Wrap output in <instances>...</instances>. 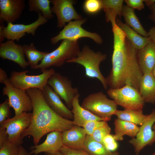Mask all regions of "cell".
<instances>
[{
	"instance_id": "6da1fadb",
	"label": "cell",
	"mask_w": 155,
	"mask_h": 155,
	"mask_svg": "<svg viewBox=\"0 0 155 155\" xmlns=\"http://www.w3.org/2000/svg\"><path fill=\"white\" fill-rule=\"evenodd\" d=\"M111 24L113 46L112 69L106 78L108 86L110 88L115 89L129 85L139 91L143 73L138 63L137 50L116 22Z\"/></svg>"
},
{
	"instance_id": "7a4b0ae2",
	"label": "cell",
	"mask_w": 155,
	"mask_h": 155,
	"mask_svg": "<svg viewBox=\"0 0 155 155\" xmlns=\"http://www.w3.org/2000/svg\"><path fill=\"white\" fill-rule=\"evenodd\" d=\"M32 100V121L29 126L22 133V137L31 136L34 145L38 144L42 137L51 132H63L71 128L73 121L57 114L45 101L42 91L37 88L26 90Z\"/></svg>"
},
{
	"instance_id": "3957f363",
	"label": "cell",
	"mask_w": 155,
	"mask_h": 155,
	"mask_svg": "<svg viewBox=\"0 0 155 155\" xmlns=\"http://www.w3.org/2000/svg\"><path fill=\"white\" fill-rule=\"evenodd\" d=\"M106 55L100 51L95 52L88 46L84 45L77 57L66 61L80 64L85 69L86 76L91 78H96L101 82L105 89L108 88L106 78L100 69V63L106 59Z\"/></svg>"
},
{
	"instance_id": "277c9868",
	"label": "cell",
	"mask_w": 155,
	"mask_h": 155,
	"mask_svg": "<svg viewBox=\"0 0 155 155\" xmlns=\"http://www.w3.org/2000/svg\"><path fill=\"white\" fill-rule=\"evenodd\" d=\"M80 50L78 41L64 40L55 50L48 52L36 69L42 72L51 67H61L66 61L76 57Z\"/></svg>"
},
{
	"instance_id": "5b68a950",
	"label": "cell",
	"mask_w": 155,
	"mask_h": 155,
	"mask_svg": "<svg viewBox=\"0 0 155 155\" xmlns=\"http://www.w3.org/2000/svg\"><path fill=\"white\" fill-rule=\"evenodd\" d=\"M81 106L95 115L108 121L117 110V105L115 101L108 98L101 91L88 95L83 99Z\"/></svg>"
},
{
	"instance_id": "8992f818",
	"label": "cell",
	"mask_w": 155,
	"mask_h": 155,
	"mask_svg": "<svg viewBox=\"0 0 155 155\" xmlns=\"http://www.w3.org/2000/svg\"><path fill=\"white\" fill-rule=\"evenodd\" d=\"M87 19L86 18L71 21L66 25L63 29L57 35L51 39V42L55 45L60 40H67L77 41L80 38H87L92 40L96 43L101 44L103 40L98 33L87 31L82 27Z\"/></svg>"
},
{
	"instance_id": "52a82bcc",
	"label": "cell",
	"mask_w": 155,
	"mask_h": 155,
	"mask_svg": "<svg viewBox=\"0 0 155 155\" xmlns=\"http://www.w3.org/2000/svg\"><path fill=\"white\" fill-rule=\"evenodd\" d=\"M27 70L21 71H13L9 78L11 84L15 87L27 90L30 88H37L41 91L47 84L48 80L55 71L52 68L46 69L42 71L41 74L29 75Z\"/></svg>"
},
{
	"instance_id": "ba28073f",
	"label": "cell",
	"mask_w": 155,
	"mask_h": 155,
	"mask_svg": "<svg viewBox=\"0 0 155 155\" xmlns=\"http://www.w3.org/2000/svg\"><path fill=\"white\" fill-rule=\"evenodd\" d=\"M107 93L117 105L125 109L142 110L144 107L145 102L139 91L130 85L115 89L110 88Z\"/></svg>"
},
{
	"instance_id": "9c48e42d",
	"label": "cell",
	"mask_w": 155,
	"mask_h": 155,
	"mask_svg": "<svg viewBox=\"0 0 155 155\" xmlns=\"http://www.w3.org/2000/svg\"><path fill=\"white\" fill-rule=\"evenodd\" d=\"M38 18L36 20L28 24L10 23L7 24V26H5L3 23H1L0 43L2 42L5 38L19 41L26 34L34 36L38 28L48 21L41 13H38Z\"/></svg>"
},
{
	"instance_id": "30bf717a",
	"label": "cell",
	"mask_w": 155,
	"mask_h": 155,
	"mask_svg": "<svg viewBox=\"0 0 155 155\" xmlns=\"http://www.w3.org/2000/svg\"><path fill=\"white\" fill-rule=\"evenodd\" d=\"M3 83L5 86L3 89V95L8 97L11 106L14 110L15 116L32 111V100L26 90L14 87L8 78Z\"/></svg>"
},
{
	"instance_id": "8fae6325",
	"label": "cell",
	"mask_w": 155,
	"mask_h": 155,
	"mask_svg": "<svg viewBox=\"0 0 155 155\" xmlns=\"http://www.w3.org/2000/svg\"><path fill=\"white\" fill-rule=\"evenodd\" d=\"M32 119V113L24 112L18 116L8 119L0 123V127L6 129L9 141L21 145L23 142L22 134L29 126Z\"/></svg>"
},
{
	"instance_id": "7c38bea8",
	"label": "cell",
	"mask_w": 155,
	"mask_h": 155,
	"mask_svg": "<svg viewBox=\"0 0 155 155\" xmlns=\"http://www.w3.org/2000/svg\"><path fill=\"white\" fill-rule=\"evenodd\" d=\"M47 84L64 101L67 107L72 109L73 98L80 94L78 88L72 87L71 80L67 77L55 72L49 78Z\"/></svg>"
},
{
	"instance_id": "4fadbf2b",
	"label": "cell",
	"mask_w": 155,
	"mask_h": 155,
	"mask_svg": "<svg viewBox=\"0 0 155 155\" xmlns=\"http://www.w3.org/2000/svg\"><path fill=\"white\" fill-rule=\"evenodd\" d=\"M155 123V110H154L148 115L135 137L129 141V142L133 146L137 153L146 146L152 144L155 142V130L153 129Z\"/></svg>"
},
{
	"instance_id": "5bb4252c",
	"label": "cell",
	"mask_w": 155,
	"mask_h": 155,
	"mask_svg": "<svg viewBox=\"0 0 155 155\" xmlns=\"http://www.w3.org/2000/svg\"><path fill=\"white\" fill-rule=\"evenodd\" d=\"M53 5L51 10L56 16L58 27H64L66 23L72 20H78L83 19L82 16L78 13L73 5L75 1L71 0H51Z\"/></svg>"
},
{
	"instance_id": "9a60e30c",
	"label": "cell",
	"mask_w": 155,
	"mask_h": 155,
	"mask_svg": "<svg viewBox=\"0 0 155 155\" xmlns=\"http://www.w3.org/2000/svg\"><path fill=\"white\" fill-rule=\"evenodd\" d=\"M25 56L23 46L15 43V41L8 40L0 43V57L2 59L13 61L24 69L29 65Z\"/></svg>"
},
{
	"instance_id": "2e32d148",
	"label": "cell",
	"mask_w": 155,
	"mask_h": 155,
	"mask_svg": "<svg viewBox=\"0 0 155 155\" xmlns=\"http://www.w3.org/2000/svg\"><path fill=\"white\" fill-rule=\"evenodd\" d=\"M25 7L24 0H0V22L13 23L18 20Z\"/></svg>"
},
{
	"instance_id": "e0dca14e",
	"label": "cell",
	"mask_w": 155,
	"mask_h": 155,
	"mask_svg": "<svg viewBox=\"0 0 155 155\" xmlns=\"http://www.w3.org/2000/svg\"><path fill=\"white\" fill-rule=\"evenodd\" d=\"M42 91L45 101L53 111L64 118L73 119L71 111L64 104L60 97L50 86L46 85Z\"/></svg>"
},
{
	"instance_id": "ac0fdd59",
	"label": "cell",
	"mask_w": 155,
	"mask_h": 155,
	"mask_svg": "<svg viewBox=\"0 0 155 155\" xmlns=\"http://www.w3.org/2000/svg\"><path fill=\"white\" fill-rule=\"evenodd\" d=\"M62 132L55 131L49 133L42 143L31 147V154L37 155L42 152L53 153L60 151L63 146Z\"/></svg>"
},
{
	"instance_id": "d6986e66",
	"label": "cell",
	"mask_w": 155,
	"mask_h": 155,
	"mask_svg": "<svg viewBox=\"0 0 155 155\" xmlns=\"http://www.w3.org/2000/svg\"><path fill=\"white\" fill-rule=\"evenodd\" d=\"M82 127L74 125L71 129L62 132L63 145L74 149H83L86 136Z\"/></svg>"
},
{
	"instance_id": "ffe728a7",
	"label": "cell",
	"mask_w": 155,
	"mask_h": 155,
	"mask_svg": "<svg viewBox=\"0 0 155 155\" xmlns=\"http://www.w3.org/2000/svg\"><path fill=\"white\" fill-rule=\"evenodd\" d=\"M80 94L76 96L73 99L72 103V113L73 115L74 125L83 127L86 122L91 121H108L99 117L90 111L83 108L79 104Z\"/></svg>"
},
{
	"instance_id": "44dd1931",
	"label": "cell",
	"mask_w": 155,
	"mask_h": 155,
	"mask_svg": "<svg viewBox=\"0 0 155 155\" xmlns=\"http://www.w3.org/2000/svg\"><path fill=\"white\" fill-rule=\"evenodd\" d=\"M137 56L139 65L143 73L152 72L155 65V45L150 40L139 50Z\"/></svg>"
},
{
	"instance_id": "7402d4cb",
	"label": "cell",
	"mask_w": 155,
	"mask_h": 155,
	"mask_svg": "<svg viewBox=\"0 0 155 155\" xmlns=\"http://www.w3.org/2000/svg\"><path fill=\"white\" fill-rule=\"evenodd\" d=\"M139 92L145 102H155V78L152 72L143 74L140 81Z\"/></svg>"
},
{
	"instance_id": "603a6c76",
	"label": "cell",
	"mask_w": 155,
	"mask_h": 155,
	"mask_svg": "<svg viewBox=\"0 0 155 155\" xmlns=\"http://www.w3.org/2000/svg\"><path fill=\"white\" fill-rule=\"evenodd\" d=\"M114 125L115 134L113 136L116 141L122 140L125 135L135 137L140 128L136 125L118 118L115 120Z\"/></svg>"
},
{
	"instance_id": "cb8c5ba5",
	"label": "cell",
	"mask_w": 155,
	"mask_h": 155,
	"mask_svg": "<svg viewBox=\"0 0 155 155\" xmlns=\"http://www.w3.org/2000/svg\"><path fill=\"white\" fill-rule=\"evenodd\" d=\"M116 23L125 34L127 38L134 47L139 50L145 46L150 40L149 37L142 36L125 23L117 18Z\"/></svg>"
},
{
	"instance_id": "d4e9b609",
	"label": "cell",
	"mask_w": 155,
	"mask_h": 155,
	"mask_svg": "<svg viewBox=\"0 0 155 155\" xmlns=\"http://www.w3.org/2000/svg\"><path fill=\"white\" fill-rule=\"evenodd\" d=\"M102 9L105 13L106 22L111 24L116 22L118 16H122L124 1L123 0H102Z\"/></svg>"
},
{
	"instance_id": "484cf974",
	"label": "cell",
	"mask_w": 155,
	"mask_h": 155,
	"mask_svg": "<svg viewBox=\"0 0 155 155\" xmlns=\"http://www.w3.org/2000/svg\"><path fill=\"white\" fill-rule=\"evenodd\" d=\"M122 16L125 19V24L142 36L148 37V32L140 23L134 9L126 5H123Z\"/></svg>"
},
{
	"instance_id": "4316f807",
	"label": "cell",
	"mask_w": 155,
	"mask_h": 155,
	"mask_svg": "<svg viewBox=\"0 0 155 155\" xmlns=\"http://www.w3.org/2000/svg\"><path fill=\"white\" fill-rule=\"evenodd\" d=\"M114 115L118 119L140 125L144 123L148 116V115L143 114L142 110L125 109L123 110H117Z\"/></svg>"
},
{
	"instance_id": "83f0119b",
	"label": "cell",
	"mask_w": 155,
	"mask_h": 155,
	"mask_svg": "<svg viewBox=\"0 0 155 155\" xmlns=\"http://www.w3.org/2000/svg\"><path fill=\"white\" fill-rule=\"evenodd\" d=\"M83 149L90 155H119L117 151L108 150L103 144L94 140L91 136L86 135Z\"/></svg>"
},
{
	"instance_id": "f1b7e54d",
	"label": "cell",
	"mask_w": 155,
	"mask_h": 155,
	"mask_svg": "<svg viewBox=\"0 0 155 155\" xmlns=\"http://www.w3.org/2000/svg\"><path fill=\"white\" fill-rule=\"evenodd\" d=\"M23 46L24 55L27 58L29 65L31 69H36L39 64V62L44 58L48 52L38 50L33 42Z\"/></svg>"
},
{
	"instance_id": "f546056e",
	"label": "cell",
	"mask_w": 155,
	"mask_h": 155,
	"mask_svg": "<svg viewBox=\"0 0 155 155\" xmlns=\"http://www.w3.org/2000/svg\"><path fill=\"white\" fill-rule=\"evenodd\" d=\"M50 0H29L28 3L29 11L41 13L48 20H51L54 16L50 6Z\"/></svg>"
},
{
	"instance_id": "4dcf8cb0",
	"label": "cell",
	"mask_w": 155,
	"mask_h": 155,
	"mask_svg": "<svg viewBox=\"0 0 155 155\" xmlns=\"http://www.w3.org/2000/svg\"><path fill=\"white\" fill-rule=\"evenodd\" d=\"M83 8L87 13L96 14L102 9V0H86L84 3Z\"/></svg>"
},
{
	"instance_id": "1f68e13d",
	"label": "cell",
	"mask_w": 155,
	"mask_h": 155,
	"mask_svg": "<svg viewBox=\"0 0 155 155\" xmlns=\"http://www.w3.org/2000/svg\"><path fill=\"white\" fill-rule=\"evenodd\" d=\"M21 145L8 140L0 146V155H18Z\"/></svg>"
},
{
	"instance_id": "d6a6232c",
	"label": "cell",
	"mask_w": 155,
	"mask_h": 155,
	"mask_svg": "<svg viewBox=\"0 0 155 155\" xmlns=\"http://www.w3.org/2000/svg\"><path fill=\"white\" fill-rule=\"evenodd\" d=\"M111 131L110 127L106 122L96 129L91 136L95 141L102 143L104 138L107 135L110 134Z\"/></svg>"
},
{
	"instance_id": "836d02e7",
	"label": "cell",
	"mask_w": 155,
	"mask_h": 155,
	"mask_svg": "<svg viewBox=\"0 0 155 155\" xmlns=\"http://www.w3.org/2000/svg\"><path fill=\"white\" fill-rule=\"evenodd\" d=\"M107 121L93 120L88 121L84 125L83 128L87 135L91 136L98 128L105 124Z\"/></svg>"
},
{
	"instance_id": "e575fe53",
	"label": "cell",
	"mask_w": 155,
	"mask_h": 155,
	"mask_svg": "<svg viewBox=\"0 0 155 155\" xmlns=\"http://www.w3.org/2000/svg\"><path fill=\"white\" fill-rule=\"evenodd\" d=\"M102 143L108 150L112 152L116 151L118 147V144L113 135L110 134L104 137Z\"/></svg>"
},
{
	"instance_id": "d590c367",
	"label": "cell",
	"mask_w": 155,
	"mask_h": 155,
	"mask_svg": "<svg viewBox=\"0 0 155 155\" xmlns=\"http://www.w3.org/2000/svg\"><path fill=\"white\" fill-rule=\"evenodd\" d=\"M10 107L11 106L8 99L0 104V123L9 118L11 115Z\"/></svg>"
},
{
	"instance_id": "8d00e7d4",
	"label": "cell",
	"mask_w": 155,
	"mask_h": 155,
	"mask_svg": "<svg viewBox=\"0 0 155 155\" xmlns=\"http://www.w3.org/2000/svg\"><path fill=\"white\" fill-rule=\"evenodd\" d=\"M59 151L64 155H90L83 149H73L63 146Z\"/></svg>"
},
{
	"instance_id": "74e56055",
	"label": "cell",
	"mask_w": 155,
	"mask_h": 155,
	"mask_svg": "<svg viewBox=\"0 0 155 155\" xmlns=\"http://www.w3.org/2000/svg\"><path fill=\"white\" fill-rule=\"evenodd\" d=\"M126 5L133 9H136L140 10L144 8V0H125L124 1Z\"/></svg>"
},
{
	"instance_id": "f35d334b",
	"label": "cell",
	"mask_w": 155,
	"mask_h": 155,
	"mask_svg": "<svg viewBox=\"0 0 155 155\" xmlns=\"http://www.w3.org/2000/svg\"><path fill=\"white\" fill-rule=\"evenodd\" d=\"M8 135L6 129L0 127V146L8 140Z\"/></svg>"
},
{
	"instance_id": "ab89813d",
	"label": "cell",
	"mask_w": 155,
	"mask_h": 155,
	"mask_svg": "<svg viewBox=\"0 0 155 155\" xmlns=\"http://www.w3.org/2000/svg\"><path fill=\"white\" fill-rule=\"evenodd\" d=\"M148 37L155 45V26L151 28L148 32Z\"/></svg>"
},
{
	"instance_id": "60d3db41",
	"label": "cell",
	"mask_w": 155,
	"mask_h": 155,
	"mask_svg": "<svg viewBox=\"0 0 155 155\" xmlns=\"http://www.w3.org/2000/svg\"><path fill=\"white\" fill-rule=\"evenodd\" d=\"M8 78L5 71L2 68H0V83H3Z\"/></svg>"
},
{
	"instance_id": "b9f144b4",
	"label": "cell",
	"mask_w": 155,
	"mask_h": 155,
	"mask_svg": "<svg viewBox=\"0 0 155 155\" xmlns=\"http://www.w3.org/2000/svg\"><path fill=\"white\" fill-rule=\"evenodd\" d=\"M149 7L151 11L150 17L152 20L155 22V3L150 6Z\"/></svg>"
},
{
	"instance_id": "7bdbcfd3",
	"label": "cell",
	"mask_w": 155,
	"mask_h": 155,
	"mask_svg": "<svg viewBox=\"0 0 155 155\" xmlns=\"http://www.w3.org/2000/svg\"><path fill=\"white\" fill-rule=\"evenodd\" d=\"M26 149L21 145L20 146V150L18 155H30Z\"/></svg>"
},
{
	"instance_id": "ee69618b",
	"label": "cell",
	"mask_w": 155,
	"mask_h": 155,
	"mask_svg": "<svg viewBox=\"0 0 155 155\" xmlns=\"http://www.w3.org/2000/svg\"><path fill=\"white\" fill-rule=\"evenodd\" d=\"M146 4L148 7L153 4L155 3V0H144Z\"/></svg>"
},
{
	"instance_id": "f6af8a7d",
	"label": "cell",
	"mask_w": 155,
	"mask_h": 155,
	"mask_svg": "<svg viewBox=\"0 0 155 155\" xmlns=\"http://www.w3.org/2000/svg\"><path fill=\"white\" fill-rule=\"evenodd\" d=\"M44 155H64L60 151L53 153H45Z\"/></svg>"
},
{
	"instance_id": "bcb514c9",
	"label": "cell",
	"mask_w": 155,
	"mask_h": 155,
	"mask_svg": "<svg viewBox=\"0 0 155 155\" xmlns=\"http://www.w3.org/2000/svg\"><path fill=\"white\" fill-rule=\"evenodd\" d=\"M152 75H153L155 77V66H154L152 71Z\"/></svg>"
},
{
	"instance_id": "7dc6e473",
	"label": "cell",
	"mask_w": 155,
	"mask_h": 155,
	"mask_svg": "<svg viewBox=\"0 0 155 155\" xmlns=\"http://www.w3.org/2000/svg\"><path fill=\"white\" fill-rule=\"evenodd\" d=\"M153 129L155 130V124H154L153 126Z\"/></svg>"
},
{
	"instance_id": "c3c4849f",
	"label": "cell",
	"mask_w": 155,
	"mask_h": 155,
	"mask_svg": "<svg viewBox=\"0 0 155 155\" xmlns=\"http://www.w3.org/2000/svg\"><path fill=\"white\" fill-rule=\"evenodd\" d=\"M152 155H155V152H154Z\"/></svg>"
},
{
	"instance_id": "681fc988",
	"label": "cell",
	"mask_w": 155,
	"mask_h": 155,
	"mask_svg": "<svg viewBox=\"0 0 155 155\" xmlns=\"http://www.w3.org/2000/svg\"><path fill=\"white\" fill-rule=\"evenodd\" d=\"M135 155H138L137 154H136Z\"/></svg>"
}]
</instances>
